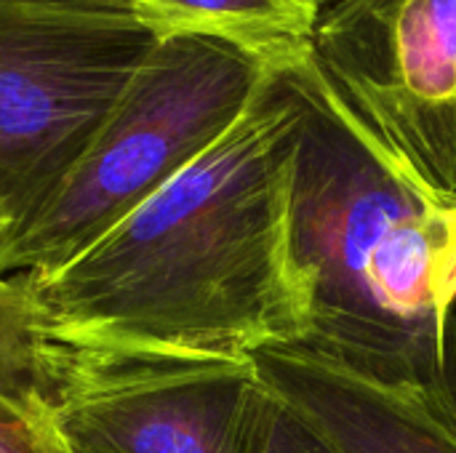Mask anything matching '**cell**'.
I'll return each mask as SVG.
<instances>
[{
	"instance_id": "6",
	"label": "cell",
	"mask_w": 456,
	"mask_h": 453,
	"mask_svg": "<svg viewBox=\"0 0 456 453\" xmlns=\"http://www.w3.org/2000/svg\"><path fill=\"white\" fill-rule=\"evenodd\" d=\"M251 360L64 350L48 427L61 453H246Z\"/></svg>"
},
{
	"instance_id": "8",
	"label": "cell",
	"mask_w": 456,
	"mask_h": 453,
	"mask_svg": "<svg viewBox=\"0 0 456 453\" xmlns=\"http://www.w3.org/2000/svg\"><path fill=\"white\" fill-rule=\"evenodd\" d=\"M155 40L208 37L270 69H289L310 53L315 0H115Z\"/></svg>"
},
{
	"instance_id": "7",
	"label": "cell",
	"mask_w": 456,
	"mask_h": 453,
	"mask_svg": "<svg viewBox=\"0 0 456 453\" xmlns=\"http://www.w3.org/2000/svg\"><path fill=\"white\" fill-rule=\"evenodd\" d=\"M248 360L337 453H456V419L436 387L379 379L305 344L265 347Z\"/></svg>"
},
{
	"instance_id": "9",
	"label": "cell",
	"mask_w": 456,
	"mask_h": 453,
	"mask_svg": "<svg viewBox=\"0 0 456 453\" xmlns=\"http://www.w3.org/2000/svg\"><path fill=\"white\" fill-rule=\"evenodd\" d=\"M64 347L51 344L19 278H0V392L48 419Z\"/></svg>"
},
{
	"instance_id": "2",
	"label": "cell",
	"mask_w": 456,
	"mask_h": 453,
	"mask_svg": "<svg viewBox=\"0 0 456 453\" xmlns=\"http://www.w3.org/2000/svg\"><path fill=\"white\" fill-rule=\"evenodd\" d=\"M286 72L302 104L291 171V251L307 294L299 344L379 379L438 390L456 315L452 206L382 155L310 53Z\"/></svg>"
},
{
	"instance_id": "4",
	"label": "cell",
	"mask_w": 456,
	"mask_h": 453,
	"mask_svg": "<svg viewBox=\"0 0 456 453\" xmlns=\"http://www.w3.org/2000/svg\"><path fill=\"white\" fill-rule=\"evenodd\" d=\"M152 45L120 5L0 0V214L11 227L56 187Z\"/></svg>"
},
{
	"instance_id": "13",
	"label": "cell",
	"mask_w": 456,
	"mask_h": 453,
	"mask_svg": "<svg viewBox=\"0 0 456 453\" xmlns=\"http://www.w3.org/2000/svg\"><path fill=\"white\" fill-rule=\"evenodd\" d=\"M27 3H61V5H118L115 0H27Z\"/></svg>"
},
{
	"instance_id": "1",
	"label": "cell",
	"mask_w": 456,
	"mask_h": 453,
	"mask_svg": "<svg viewBox=\"0 0 456 453\" xmlns=\"http://www.w3.org/2000/svg\"><path fill=\"white\" fill-rule=\"evenodd\" d=\"M302 104L270 72L243 115L67 264L21 275L40 334L123 358L246 360L307 336L291 251Z\"/></svg>"
},
{
	"instance_id": "17",
	"label": "cell",
	"mask_w": 456,
	"mask_h": 453,
	"mask_svg": "<svg viewBox=\"0 0 456 453\" xmlns=\"http://www.w3.org/2000/svg\"><path fill=\"white\" fill-rule=\"evenodd\" d=\"M315 3H318V8H321V0H315Z\"/></svg>"
},
{
	"instance_id": "12",
	"label": "cell",
	"mask_w": 456,
	"mask_h": 453,
	"mask_svg": "<svg viewBox=\"0 0 456 453\" xmlns=\"http://www.w3.org/2000/svg\"><path fill=\"white\" fill-rule=\"evenodd\" d=\"M438 392L446 400L449 411L456 419V315L446 326V336H444V363H441V382H438Z\"/></svg>"
},
{
	"instance_id": "16",
	"label": "cell",
	"mask_w": 456,
	"mask_h": 453,
	"mask_svg": "<svg viewBox=\"0 0 456 453\" xmlns=\"http://www.w3.org/2000/svg\"><path fill=\"white\" fill-rule=\"evenodd\" d=\"M329 3H334V0H321V8H323V5H329Z\"/></svg>"
},
{
	"instance_id": "11",
	"label": "cell",
	"mask_w": 456,
	"mask_h": 453,
	"mask_svg": "<svg viewBox=\"0 0 456 453\" xmlns=\"http://www.w3.org/2000/svg\"><path fill=\"white\" fill-rule=\"evenodd\" d=\"M0 453H61L48 419L0 392Z\"/></svg>"
},
{
	"instance_id": "3",
	"label": "cell",
	"mask_w": 456,
	"mask_h": 453,
	"mask_svg": "<svg viewBox=\"0 0 456 453\" xmlns=\"http://www.w3.org/2000/svg\"><path fill=\"white\" fill-rule=\"evenodd\" d=\"M275 72L208 37H160L56 187L0 243V278L40 275L96 243L203 155Z\"/></svg>"
},
{
	"instance_id": "15",
	"label": "cell",
	"mask_w": 456,
	"mask_h": 453,
	"mask_svg": "<svg viewBox=\"0 0 456 453\" xmlns=\"http://www.w3.org/2000/svg\"><path fill=\"white\" fill-rule=\"evenodd\" d=\"M449 200V206H452V214H454V224H456V195L454 198H446Z\"/></svg>"
},
{
	"instance_id": "10",
	"label": "cell",
	"mask_w": 456,
	"mask_h": 453,
	"mask_svg": "<svg viewBox=\"0 0 456 453\" xmlns=\"http://www.w3.org/2000/svg\"><path fill=\"white\" fill-rule=\"evenodd\" d=\"M259 379V376H256ZM246 453H337L318 438L286 403H281L262 382L254 403Z\"/></svg>"
},
{
	"instance_id": "5",
	"label": "cell",
	"mask_w": 456,
	"mask_h": 453,
	"mask_svg": "<svg viewBox=\"0 0 456 453\" xmlns=\"http://www.w3.org/2000/svg\"><path fill=\"white\" fill-rule=\"evenodd\" d=\"M310 61L358 128L414 184L456 195V0H334Z\"/></svg>"
},
{
	"instance_id": "14",
	"label": "cell",
	"mask_w": 456,
	"mask_h": 453,
	"mask_svg": "<svg viewBox=\"0 0 456 453\" xmlns=\"http://www.w3.org/2000/svg\"><path fill=\"white\" fill-rule=\"evenodd\" d=\"M8 230H11V224H8V219L0 214V243L5 240V235H8Z\"/></svg>"
}]
</instances>
